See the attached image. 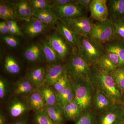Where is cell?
Returning a JSON list of instances; mask_svg holds the SVG:
<instances>
[{
    "mask_svg": "<svg viewBox=\"0 0 124 124\" xmlns=\"http://www.w3.org/2000/svg\"><path fill=\"white\" fill-rule=\"evenodd\" d=\"M90 81L94 88L109 98L113 104H119L122 93L117 86L111 74L91 66Z\"/></svg>",
    "mask_w": 124,
    "mask_h": 124,
    "instance_id": "obj_1",
    "label": "cell"
},
{
    "mask_svg": "<svg viewBox=\"0 0 124 124\" xmlns=\"http://www.w3.org/2000/svg\"><path fill=\"white\" fill-rule=\"evenodd\" d=\"M78 53L89 65H94L106 53L104 45L89 37L80 36Z\"/></svg>",
    "mask_w": 124,
    "mask_h": 124,
    "instance_id": "obj_2",
    "label": "cell"
},
{
    "mask_svg": "<svg viewBox=\"0 0 124 124\" xmlns=\"http://www.w3.org/2000/svg\"><path fill=\"white\" fill-rule=\"evenodd\" d=\"M75 91V101L81 109L82 113L86 111L91 107L94 88L90 80L72 79Z\"/></svg>",
    "mask_w": 124,
    "mask_h": 124,
    "instance_id": "obj_3",
    "label": "cell"
},
{
    "mask_svg": "<svg viewBox=\"0 0 124 124\" xmlns=\"http://www.w3.org/2000/svg\"><path fill=\"white\" fill-rule=\"evenodd\" d=\"M68 75L72 79L90 80L91 67L78 52L70 56L66 66Z\"/></svg>",
    "mask_w": 124,
    "mask_h": 124,
    "instance_id": "obj_4",
    "label": "cell"
},
{
    "mask_svg": "<svg viewBox=\"0 0 124 124\" xmlns=\"http://www.w3.org/2000/svg\"><path fill=\"white\" fill-rule=\"evenodd\" d=\"M88 37L103 44L116 38L113 23L108 19L94 23Z\"/></svg>",
    "mask_w": 124,
    "mask_h": 124,
    "instance_id": "obj_5",
    "label": "cell"
},
{
    "mask_svg": "<svg viewBox=\"0 0 124 124\" xmlns=\"http://www.w3.org/2000/svg\"><path fill=\"white\" fill-rule=\"evenodd\" d=\"M46 39L62 61L73 53L71 46L57 31L46 36Z\"/></svg>",
    "mask_w": 124,
    "mask_h": 124,
    "instance_id": "obj_6",
    "label": "cell"
},
{
    "mask_svg": "<svg viewBox=\"0 0 124 124\" xmlns=\"http://www.w3.org/2000/svg\"><path fill=\"white\" fill-rule=\"evenodd\" d=\"M58 20L66 21L87 16L88 10L80 5L70 4L53 7Z\"/></svg>",
    "mask_w": 124,
    "mask_h": 124,
    "instance_id": "obj_7",
    "label": "cell"
},
{
    "mask_svg": "<svg viewBox=\"0 0 124 124\" xmlns=\"http://www.w3.org/2000/svg\"><path fill=\"white\" fill-rule=\"evenodd\" d=\"M56 30L65 39L73 49V53L78 52L80 36L66 22L58 20L56 22Z\"/></svg>",
    "mask_w": 124,
    "mask_h": 124,
    "instance_id": "obj_8",
    "label": "cell"
},
{
    "mask_svg": "<svg viewBox=\"0 0 124 124\" xmlns=\"http://www.w3.org/2000/svg\"><path fill=\"white\" fill-rule=\"evenodd\" d=\"M101 113L100 124H117L124 117V109L119 104H114Z\"/></svg>",
    "mask_w": 124,
    "mask_h": 124,
    "instance_id": "obj_9",
    "label": "cell"
},
{
    "mask_svg": "<svg viewBox=\"0 0 124 124\" xmlns=\"http://www.w3.org/2000/svg\"><path fill=\"white\" fill-rule=\"evenodd\" d=\"M80 36L88 37L94 23L93 19L87 16L66 20Z\"/></svg>",
    "mask_w": 124,
    "mask_h": 124,
    "instance_id": "obj_10",
    "label": "cell"
},
{
    "mask_svg": "<svg viewBox=\"0 0 124 124\" xmlns=\"http://www.w3.org/2000/svg\"><path fill=\"white\" fill-rule=\"evenodd\" d=\"M51 26L45 24L32 17L24 25L23 32L29 37L34 38L46 32L50 29Z\"/></svg>",
    "mask_w": 124,
    "mask_h": 124,
    "instance_id": "obj_11",
    "label": "cell"
},
{
    "mask_svg": "<svg viewBox=\"0 0 124 124\" xmlns=\"http://www.w3.org/2000/svg\"><path fill=\"white\" fill-rule=\"evenodd\" d=\"M89 10L91 18L96 22L107 19L108 10L107 0H92Z\"/></svg>",
    "mask_w": 124,
    "mask_h": 124,
    "instance_id": "obj_12",
    "label": "cell"
},
{
    "mask_svg": "<svg viewBox=\"0 0 124 124\" xmlns=\"http://www.w3.org/2000/svg\"><path fill=\"white\" fill-rule=\"evenodd\" d=\"M119 58L116 54L106 52L94 65L98 69L107 72H112L118 67Z\"/></svg>",
    "mask_w": 124,
    "mask_h": 124,
    "instance_id": "obj_13",
    "label": "cell"
},
{
    "mask_svg": "<svg viewBox=\"0 0 124 124\" xmlns=\"http://www.w3.org/2000/svg\"><path fill=\"white\" fill-rule=\"evenodd\" d=\"M107 19L112 22L124 19V0H107Z\"/></svg>",
    "mask_w": 124,
    "mask_h": 124,
    "instance_id": "obj_14",
    "label": "cell"
},
{
    "mask_svg": "<svg viewBox=\"0 0 124 124\" xmlns=\"http://www.w3.org/2000/svg\"><path fill=\"white\" fill-rule=\"evenodd\" d=\"M103 45L106 52L114 53L118 55V68H124V41L115 38Z\"/></svg>",
    "mask_w": 124,
    "mask_h": 124,
    "instance_id": "obj_15",
    "label": "cell"
},
{
    "mask_svg": "<svg viewBox=\"0 0 124 124\" xmlns=\"http://www.w3.org/2000/svg\"><path fill=\"white\" fill-rule=\"evenodd\" d=\"M66 67L60 63L53 64L46 70L45 82L49 85H54L60 78Z\"/></svg>",
    "mask_w": 124,
    "mask_h": 124,
    "instance_id": "obj_16",
    "label": "cell"
},
{
    "mask_svg": "<svg viewBox=\"0 0 124 124\" xmlns=\"http://www.w3.org/2000/svg\"><path fill=\"white\" fill-rule=\"evenodd\" d=\"M32 17L43 23L48 25L54 24L58 20L54 10L52 7L36 10L35 11Z\"/></svg>",
    "mask_w": 124,
    "mask_h": 124,
    "instance_id": "obj_17",
    "label": "cell"
},
{
    "mask_svg": "<svg viewBox=\"0 0 124 124\" xmlns=\"http://www.w3.org/2000/svg\"><path fill=\"white\" fill-rule=\"evenodd\" d=\"M92 104L97 111L101 112L114 105L109 98L98 90L94 93Z\"/></svg>",
    "mask_w": 124,
    "mask_h": 124,
    "instance_id": "obj_18",
    "label": "cell"
},
{
    "mask_svg": "<svg viewBox=\"0 0 124 124\" xmlns=\"http://www.w3.org/2000/svg\"><path fill=\"white\" fill-rule=\"evenodd\" d=\"M23 54L25 58L30 62H40L45 59L39 43H33L27 47Z\"/></svg>",
    "mask_w": 124,
    "mask_h": 124,
    "instance_id": "obj_19",
    "label": "cell"
},
{
    "mask_svg": "<svg viewBox=\"0 0 124 124\" xmlns=\"http://www.w3.org/2000/svg\"><path fill=\"white\" fill-rule=\"evenodd\" d=\"M62 109L64 116L67 119L71 120H77L83 114L75 100L64 105Z\"/></svg>",
    "mask_w": 124,
    "mask_h": 124,
    "instance_id": "obj_20",
    "label": "cell"
},
{
    "mask_svg": "<svg viewBox=\"0 0 124 124\" xmlns=\"http://www.w3.org/2000/svg\"><path fill=\"white\" fill-rule=\"evenodd\" d=\"M46 70L43 67L36 68L28 73V81L36 86H41L45 82Z\"/></svg>",
    "mask_w": 124,
    "mask_h": 124,
    "instance_id": "obj_21",
    "label": "cell"
},
{
    "mask_svg": "<svg viewBox=\"0 0 124 124\" xmlns=\"http://www.w3.org/2000/svg\"><path fill=\"white\" fill-rule=\"evenodd\" d=\"M39 43L45 59L47 62L55 64L57 63V62L59 60H61L56 52L50 45L46 39L41 40Z\"/></svg>",
    "mask_w": 124,
    "mask_h": 124,
    "instance_id": "obj_22",
    "label": "cell"
},
{
    "mask_svg": "<svg viewBox=\"0 0 124 124\" xmlns=\"http://www.w3.org/2000/svg\"><path fill=\"white\" fill-rule=\"evenodd\" d=\"M0 17L5 21L16 20L18 18L15 6L7 1H1L0 2Z\"/></svg>",
    "mask_w": 124,
    "mask_h": 124,
    "instance_id": "obj_23",
    "label": "cell"
},
{
    "mask_svg": "<svg viewBox=\"0 0 124 124\" xmlns=\"http://www.w3.org/2000/svg\"><path fill=\"white\" fill-rule=\"evenodd\" d=\"M45 112L56 124H60L63 121L64 114L62 109L56 105L46 106Z\"/></svg>",
    "mask_w": 124,
    "mask_h": 124,
    "instance_id": "obj_24",
    "label": "cell"
},
{
    "mask_svg": "<svg viewBox=\"0 0 124 124\" xmlns=\"http://www.w3.org/2000/svg\"><path fill=\"white\" fill-rule=\"evenodd\" d=\"M28 102L31 107L38 112L43 111L45 108L44 100L39 92L32 93L29 96Z\"/></svg>",
    "mask_w": 124,
    "mask_h": 124,
    "instance_id": "obj_25",
    "label": "cell"
},
{
    "mask_svg": "<svg viewBox=\"0 0 124 124\" xmlns=\"http://www.w3.org/2000/svg\"><path fill=\"white\" fill-rule=\"evenodd\" d=\"M45 103L47 106H52L56 105L57 97L54 91L48 87L42 88L40 92Z\"/></svg>",
    "mask_w": 124,
    "mask_h": 124,
    "instance_id": "obj_26",
    "label": "cell"
},
{
    "mask_svg": "<svg viewBox=\"0 0 124 124\" xmlns=\"http://www.w3.org/2000/svg\"><path fill=\"white\" fill-rule=\"evenodd\" d=\"M5 69L8 73L16 74L19 73L20 67L14 58L11 55H7L5 60Z\"/></svg>",
    "mask_w": 124,
    "mask_h": 124,
    "instance_id": "obj_27",
    "label": "cell"
},
{
    "mask_svg": "<svg viewBox=\"0 0 124 124\" xmlns=\"http://www.w3.org/2000/svg\"><path fill=\"white\" fill-rule=\"evenodd\" d=\"M69 84V78L66 67L63 73L53 86L56 91L59 93L66 88Z\"/></svg>",
    "mask_w": 124,
    "mask_h": 124,
    "instance_id": "obj_28",
    "label": "cell"
},
{
    "mask_svg": "<svg viewBox=\"0 0 124 124\" xmlns=\"http://www.w3.org/2000/svg\"><path fill=\"white\" fill-rule=\"evenodd\" d=\"M111 74L121 92L124 91V68H118Z\"/></svg>",
    "mask_w": 124,
    "mask_h": 124,
    "instance_id": "obj_29",
    "label": "cell"
},
{
    "mask_svg": "<svg viewBox=\"0 0 124 124\" xmlns=\"http://www.w3.org/2000/svg\"><path fill=\"white\" fill-rule=\"evenodd\" d=\"M33 87L28 80L23 79L18 82L16 87L15 93L17 94L27 93L32 91Z\"/></svg>",
    "mask_w": 124,
    "mask_h": 124,
    "instance_id": "obj_30",
    "label": "cell"
},
{
    "mask_svg": "<svg viewBox=\"0 0 124 124\" xmlns=\"http://www.w3.org/2000/svg\"><path fill=\"white\" fill-rule=\"evenodd\" d=\"M26 110V106L21 102L14 103L10 108V113L12 117H16L22 115Z\"/></svg>",
    "mask_w": 124,
    "mask_h": 124,
    "instance_id": "obj_31",
    "label": "cell"
},
{
    "mask_svg": "<svg viewBox=\"0 0 124 124\" xmlns=\"http://www.w3.org/2000/svg\"><path fill=\"white\" fill-rule=\"evenodd\" d=\"M116 38L124 41V19L112 23Z\"/></svg>",
    "mask_w": 124,
    "mask_h": 124,
    "instance_id": "obj_32",
    "label": "cell"
},
{
    "mask_svg": "<svg viewBox=\"0 0 124 124\" xmlns=\"http://www.w3.org/2000/svg\"><path fill=\"white\" fill-rule=\"evenodd\" d=\"M29 1L35 11L38 10L52 7V0H29Z\"/></svg>",
    "mask_w": 124,
    "mask_h": 124,
    "instance_id": "obj_33",
    "label": "cell"
},
{
    "mask_svg": "<svg viewBox=\"0 0 124 124\" xmlns=\"http://www.w3.org/2000/svg\"><path fill=\"white\" fill-rule=\"evenodd\" d=\"M27 0H20L15 6L16 14L19 18L26 21V6Z\"/></svg>",
    "mask_w": 124,
    "mask_h": 124,
    "instance_id": "obj_34",
    "label": "cell"
},
{
    "mask_svg": "<svg viewBox=\"0 0 124 124\" xmlns=\"http://www.w3.org/2000/svg\"><path fill=\"white\" fill-rule=\"evenodd\" d=\"M35 120L37 124H56L49 117L45 112L37 113Z\"/></svg>",
    "mask_w": 124,
    "mask_h": 124,
    "instance_id": "obj_35",
    "label": "cell"
},
{
    "mask_svg": "<svg viewBox=\"0 0 124 124\" xmlns=\"http://www.w3.org/2000/svg\"><path fill=\"white\" fill-rule=\"evenodd\" d=\"M2 40L7 46L12 48H16L20 44V41L15 36L11 35L3 36Z\"/></svg>",
    "mask_w": 124,
    "mask_h": 124,
    "instance_id": "obj_36",
    "label": "cell"
},
{
    "mask_svg": "<svg viewBox=\"0 0 124 124\" xmlns=\"http://www.w3.org/2000/svg\"><path fill=\"white\" fill-rule=\"evenodd\" d=\"M94 116L93 113L86 112L82 115L77 121L75 124H93Z\"/></svg>",
    "mask_w": 124,
    "mask_h": 124,
    "instance_id": "obj_37",
    "label": "cell"
},
{
    "mask_svg": "<svg viewBox=\"0 0 124 124\" xmlns=\"http://www.w3.org/2000/svg\"><path fill=\"white\" fill-rule=\"evenodd\" d=\"M74 89L72 84L70 83L66 88L61 92L58 93L57 96V101L59 103L60 106L68 96Z\"/></svg>",
    "mask_w": 124,
    "mask_h": 124,
    "instance_id": "obj_38",
    "label": "cell"
},
{
    "mask_svg": "<svg viewBox=\"0 0 124 124\" xmlns=\"http://www.w3.org/2000/svg\"><path fill=\"white\" fill-rule=\"evenodd\" d=\"M77 4L76 0H52V7L59 6Z\"/></svg>",
    "mask_w": 124,
    "mask_h": 124,
    "instance_id": "obj_39",
    "label": "cell"
},
{
    "mask_svg": "<svg viewBox=\"0 0 124 124\" xmlns=\"http://www.w3.org/2000/svg\"><path fill=\"white\" fill-rule=\"evenodd\" d=\"M0 32L3 36L10 34L8 26L6 21H1L0 22Z\"/></svg>",
    "mask_w": 124,
    "mask_h": 124,
    "instance_id": "obj_40",
    "label": "cell"
},
{
    "mask_svg": "<svg viewBox=\"0 0 124 124\" xmlns=\"http://www.w3.org/2000/svg\"><path fill=\"white\" fill-rule=\"evenodd\" d=\"M35 13L34 10L31 5L29 1H27L26 6V22L29 21L33 16Z\"/></svg>",
    "mask_w": 124,
    "mask_h": 124,
    "instance_id": "obj_41",
    "label": "cell"
},
{
    "mask_svg": "<svg viewBox=\"0 0 124 124\" xmlns=\"http://www.w3.org/2000/svg\"><path fill=\"white\" fill-rule=\"evenodd\" d=\"M10 33L12 35L18 36L23 37V33L21 30L20 28L17 25L16 26L9 28Z\"/></svg>",
    "mask_w": 124,
    "mask_h": 124,
    "instance_id": "obj_42",
    "label": "cell"
},
{
    "mask_svg": "<svg viewBox=\"0 0 124 124\" xmlns=\"http://www.w3.org/2000/svg\"><path fill=\"white\" fill-rule=\"evenodd\" d=\"M92 0H76L77 4L82 6L89 10V7Z\"/></svg>",
    "mask_w": 124,
    "mask_h": 124,
    "instance_id": "obj_43",
    "label": "cell"
},
{
    "mask_svg": "<svg viewBox=\"0 0 124 124\" xmlns=\"http://www.w3.org/2000/svg\"><path fill=\"white\" fill-rule=\"evenodd\" d=\"M5 84L4 81L1 79L0 80V98L1 99L5 97Z\"/></svg>",
    "mask_w": 124,
    "mask_h": 124,
    "instance_id": "obj_44",
    "label": "cell"
},
{
    "mask_svg": "<svg viewBox=\"0 0 124 124\" xmlns=\"http://www.w3.org/2000/svg\"><path fill=\"white\" fill-rule=\"evenodd\" d=\"M6 119L5 116L1 114L0 115V124H5Z\"/></svg>",
    "mask_w": 124,
    "mask_h": 124,
    "instance_id": "obj_45",
    "label": "cell"
},
{
    "mask_svg": "<svg viewBox=\"0 0 124 124\" xmlns=\"http://www.w3.org/2000/svg\"><path fill=\"white\" fill-rule=\"evenodd\" d=\"M14 124H26V121H19V122H16Z\"/></svg>",
    "mask_w": 124,
    "mask_h": 124,
    "instance_id": "obj_46",
    "label": "cell"
},
{
    "mask_svg": "<svg viewBox=\"0 0 124 124\" xmlns=\"http://www.w3.org/2000/svg\"></svg>",
    "mask_w": 124,
    "mask_h": 124,
    "instance_id": "obj_47",
    "label": "cell"
}]
</instances>
